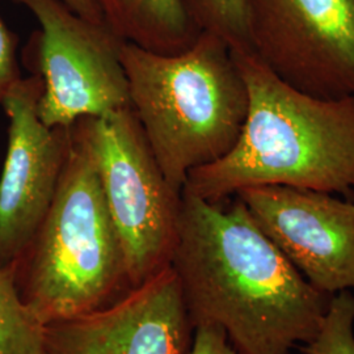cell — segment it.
<instances>
[{"instance_id": "1", "label": "cell", "mask_w": 354, "mask_h": 354, "mask_svg": "<svg viewBox=\"0 0 354 354\" xmlns=\"http://www.w3.org/2000/svg\"><path fill=\"white\" fill-rule=\"evenodd\" d=\"M169 266L193 328L222 329L239 354H290L311 342L332 298L306 281L236 196L223 206L181 193Z\"/></svg>"}, {"instance_id": "2", "label": "cell", "mask_w": 354, "mask_h": 354, "mask_svg": "<svg viewBox=\"0 0 354 354\" xmlns=\"http://www.w3.org/2000/svg\"><path fill=\"white\" fill-rule=\"evenodd\" d=\"M231 53L248 92L241 136L223 158L192 171L183 192L209 203L266 185L354 192V97L306 95L252 53Z\"/></svg>"}, {"instance_id": "3", "label": "cell", "mask_w": 354, "mask_h": 354, "mask_svg": "<svg viewBox=\"0 0 354 354\" xmlns=\"http://www.w3.org/2000/svg\"><path fill=\"white\" fill-rule=\"evenodd\" d=\"M121 61L130 106L172 188L183 192L192 171L234 147L248 109V92L227 44L201 32L176 55L124 41Z\"/></svg>"}, {"instance_id": "4", "label": "cell", "mask_w": 354, "mask_h": 354, "mask_svg": "<svg viewBox=\"0 0 354 354\" xmlns=\"http://www.w3.org/2000/svg\"><path fill=\"white\" fill-rule=\"evenodd\" d=\"M11 266L23 302L44 327L102 310L131 290L97 168L75 124L50 209Z\"/></svg>"}, {"instance_id": "5", "label": "cell", "mask_w": 354, "mask_h": 354, "mask_svg": "<svg viewBox=\"0 0 354 354\" xmlns=\"http://www.w3.org/2000/svg\"><path fill=\"white\" fill-rule=\"evenodd\" d=\"M75 125L97 168L130 288H138L169 266L183 192L167 181L131 106Z\"/></svg>"}, {"instance_id": "6", "label": "cell", "mask_w": 354, "mask_h": 354, "mask_svg": "<svg viewBox=\"0 0 354 354\" xmlns=\"http://www.w3.org/2000/svg\"><path fill=\"white\" fill-rule=\"evenodd\" d=\"M41 29L28 45L44 91L38 114L45 125L70 127L82 118L130 108L121 61L122 39L105 23L74 12L64 0H12Z\"/></svg>"}, {"instance_id": "7", "label": "cell", "mask_w": 354, "mask_h": 354, "mask_svg": "<svg viewBox=\"0 0 354 354\" xmlns=\"http://www.w3.org/2000/svg\"><path fill=\"white\" fill-rule=\"evenodd\" d=\"M252 54L294 89L354 97V0H248Z\"/></svg>"}, {"instance_id": "8", "label": "cell", "mask_w": 354, "mask_h": 354, "mask_svg": "<svg viewBox=\"0 0 354 354\" xmlns=\"http://www.w3.org/2000/svg\"><path fill=\"white\" fill-rule=\"evenodd\" d=\"M41 76L21 77L0 105L8 145L0 177V266H11L50 209L64 172L71 127L45 125L38 114Z\"/></svg>"}, {"instance_id": "9", "label": "cell", "mask_w": 354, "mask_h": 354, "mask_svg": "<svg viewBox=\"0 0 354 354\" xmlns=\"http://www.w3.org/2000/svg\"><path fill=\"white\" fill-rule=\"evenodd\" d=\"M315 290H354V203L317 190L266 185L235 194Z\"/></svg>"}, {"instance_id": "10", "label": "cell", "mask_w": 354, "mask_h": 354, "mask_svg": "<svg viewBox=\"0 0 354 354\" xmlns=\"http://www.w3.org/2000/svg\"><path fill=\"white\" fill-rule=\"evenodd\" d=\"M193 335L171 266L102 310L45 327L50 354H189Z\"/></svg>"}, {"instance_id": "11", "label": "cell", "mask_w": 354, "mask_h": 354, "mask_svg": "<svg viewBox=\"0 0 354 354\" xmlns=\"http://www.w3.org/2000/svg\"><path fill=\"white\" fill-rule=\"evenodd\" d=\"M105 24L122 41L162 55L189 49L201 35L184 0H95Z\"/></svg>"}, {"instance_id": "12", "label": "cell", "mask_w": 354, "mask_h": 354, "mask_svg": "<svg viewBox=\"0 0 354 354\" xmlns=\"http://www.w3.org/2000/svg\"><path fill=\"white\" fill-rule=\"evenodd\" d=\"M0 354H48L45 327L23 302L12 266H0Z\"/></svg>"}, {"instance_id": "13", "label": "cell", "mask_w": 354, "mask_h": 354, "mask_svg": "<svg viewBox=\"0 0 354 354\" xmlns=\"http://www.w3.org/2000/svg\"><path fill=\"white\" fill-rule=\"evenodd\" d=\"M184 4L201 32L221 38L234 53H252L248 0H184Z\"/></svg>"}, {"instance_id": "14", "label": "cell", "mask_w": 354, "mask_h": 354, "mask_svg": "<svg viewBox=\"0 0 354 354\" xmlns=\"http://www.w3.org/2000/svg\"><path fill=\"white\" fill-rule=\"evenodd\" d=\"M304 354H354V295L335 294L317 336L301 346Z\"/></svg>"}, {"instance_id": "15", "label": "cell", "mask_w": 354, "mask_h": 354, "mask_svg": "<svg viewBox=\"0 0 354 354\" xmlns=\"http://www.w3.org/2000/svg\"><path fill=\"white\" fill-rule=\"evenodd\" d=\"M20 79L17 37L0 17V102Z\"/></svg>"}, {"instance_id": "16", "label": "cell", "mask_w": 354, "mask_h": 354, "mask_svg": "<svg viewBox=\"0 0 354 354\" xmlns=\"http://www.w3.org/2000/svg\"><path fill=\"white\" fill-rule=\"evenodd\" d=\"M189 354H239L222 329L198 327L194 329Z\"/></svg>"}, {"instance_id": "17", "label": "cell", "mask_w": 354, "mask_h": 354, "mask_svg": "<svg viewBox=\"0 0 354 354\" xmlns=\"http://www.w3.org/2000/svg\"><path fill=\"white\" fill-rule=\"evenodd\" d=\"M64 3L79 16L93 23H105L95 0H64Z\"/></svg>"}, {"instance_id": "18", "label": "cell", "mask_w": 354, "mask_h": 354, "mask_svg": "<svg viewBox=\"0 0 354 354\" xmlns=\"http://www.w3.org/2000/svg\"><path fill=\"white\" fill-rule=\"evenodd\" d=\"M48 354H50V353H49V352H48Z\"/></svg>"}]
</instances>
